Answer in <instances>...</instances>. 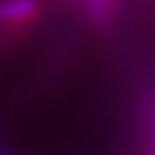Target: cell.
<instances>
[{
	"mask_svg": "<svg viewBox=\"0 0 155 155\" xmlns=\"http://www.w3.org/2000/svg\"><path fill=\"white\" fill-rule=\"evenodd\" d=\"M36 10H38L36 0H2L0 22H22L35 16Z\"/></svg>",
	"mask_w": 155,
	"mask_h": 155,
	"instance_id": "1",
	"label": "cell"
}]
</instances>
